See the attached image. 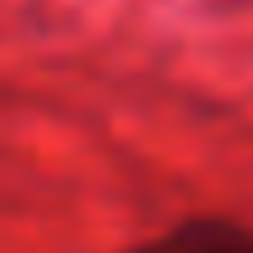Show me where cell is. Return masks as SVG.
<instances>
[{
    "label": "cell",
    "mask_w": 253,
    "mask_h": 253,
    "mask_svg": "<svg viewBox=\"0 0 253 253\" xmlns=\"http://www.w3.org/2000/svg\"><path fill=\"white\" fill-rule=\"evenodd\" d=\"M136 253H253V230L225 216H188Z\"/></svg>",
    "instance_id": "6da1fadb"
}]
</instances>
